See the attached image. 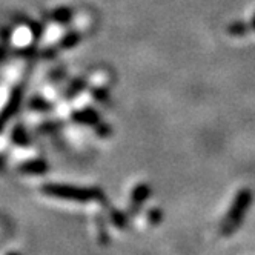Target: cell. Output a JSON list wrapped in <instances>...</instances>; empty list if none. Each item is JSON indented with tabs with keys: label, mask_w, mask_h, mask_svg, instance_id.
Segmentation results:
<instances>
[{
	"label": "cell",
	"mask_w": 255,
	"mask_h": 255,
	"mask_svg": "<svg viewBox=\"0 0 255 255\" xmlns=\"http://www.w3.org/2000/svg\"><path fill=\"white\" fill-rule=\"evenodd\" d=\"M82 37H83V35L79 31H69V32H66L63 37L60 39L59 46L62 49H72V48L77 46L82 42Z\"/></svg>",
	"instance_id": "obj_7"
},
{
	"label": "cell",
	"mask_w": 255,
	"mask_h": 255,
	"mask_svg": "<svg viewBox=\"0 0 255 255\" xmlns=\"http://www.w3.org/2000/svg\"><path fill=\"white\" fill-rule=\"evenodd\" d=\"M151 194H152V189H151V186L148 185V183H138L134 189H132V192H131V198H129V214L131 215H135L138 211H140V208L148 202V198L151 197Z\"/></svg>",
	"instance_id": "obj_3"
},
{
	"label": "cell",
	"mask_w": 255,
	"mask_h": 255,
	"mask_svg": "<svg viewBox=\"0 0 255 255\" xmlns=\"http://www.w3.org/2000/svg\"><path fill=\"white\" fill-rule=\"evenodd\" d=\"M20 171L25 174H32V175H39L45 174L48 171V163L45 160H29L20 166Z\"/></svg>",
	"instance_id": "obj_5"
},
{
	"label": "cell",
	"mask_w": 255,
	"mask_h": 255,
	"mask_svg": "<svg viewBox=\"0 0 255 255\" xmlns=\"http://www.w3.org/2000/svg\"><path fill=\"white\" fill-rule=\"evenodd\" d=\"M93 97L99 103L106 105V103H109V91L106 88H94L93 89Z\"/></svg>",
	"instance_id": "obj_14"
},
{
	"label": "cell",
	"mask_w": 255,
	"mask_h": 255,
	"mask_svg": "<svg viewBox=\"0 0 255 255\" xmlns=\"http://www.w3.org/2000/svg\"><path fill=\"white\" fill-rule=\"evenodd\" d=\"M12 140L19 144V146H26L28 144V135L25 132V128L23 126H17L14 129V134H12Z\"/></svg>",
	"instance_id": "obj_12"
},
{
	"label": "cell",
	"mask_w": 255,
	"mask_h": 255,
	"mask_svg": "<svg viewBox=\"0 0 255 255\" xmlns=\"http://www.w3.org/2000/svg\"><path fill=\"white\" fill-rule=\"evenodd\" d=\"M249 29H251V25H248L243 20H234L232 23L228 25V32L234 35V37H245L249 32Z\"/></svg>",
	"instance_id": "obj_8"
},
{
	"label": "cell",
	"mask_w": 255,
	"mask_h": 255,
	"mask_svg": "<svg viewBox=\"0 0 255 255\" xmlns=\"http://www.w3.org/2000/svg\"><path fill=\"white\" fill-rule=\"evenodd\" d=\"M72 120L79 125H83V126H96L97 123L102 122L100 114L91 106L82 108V109H79V111L72 113Z\"/></svg>",
	"instance_id": "obj_4"
},
{
	"label": "cell",
	"mask_w": 255,
	"mask_h": 255,
	"mask_svg": "<svg viewBox=\"0 0 255 255\" xmlns=\"http://www.w3.org/2000/svg\"><path fill=\"white\" fill-rule=\"evenodd\" d=\"M94 128H96V134L99 137H102V138H106V137H111L113 135V128H111V125H108L105 122L97 123Z\"/></svg>",
	"instance_id": "obj_15"
},
{
	"label": "cell",
	"mask_w": 255,
	"mask_h": 255,
	"mask_svg": "<svg viewBox=\"0 0 255 255\" xmlns=\"http://www.w3.org/2000/svg\"><path fill=\"white\" fill-rule=\"evenodd\" d=\"M86 88V82L83 79H76V80H72L66 89V93H65V97L66 99H74L79 93H82V91Z\"/></svg>",
	"instance_id": "obj_10"
},
{
	"label": "cell",
	"mask_w": 255,
	"mask_h": 255,
	"mask_svg": "<svg viewBox=\"0 0 255 255\" xmlns=\"http://www.w3.org/2000/svg\"><path fill=\"white\" fill-rule=\"evenodd\" d=\"M42 192L48 197L69 200V202H100L105 198V192L100 188H80L74 185H60V183H46L42 186Z\"/></svg>",
	"instance_id": "obj_2"
},
{
	"label": "cell",
	"mask_w": 255,
	"mask_h": 255,
	"mask_svg": "<svg viewBox=\"0 0 255 255\" xmlns=\"http://www.w3.org/2000/svg\"><path fill=\"white\" fill-rule=\"evenodd\" d=\"M252 200H254V194L249 188H242L237 192L229 211L226 212L220 225V234L223 237H231L239 231V228L245 222V217L249 211Z\"/></svg>",
	"instance_id": "obj_1"
},
{
	"label": "cell",
	"mask_w": 255,
	"mask_h": 255,
	"mask_svg": "<svg viewBox=\"0 0 255 255\" xmlns=\"http://www.w3.org/2000/svg\"><path fill=\"white\" fill-rule=\"evenodd\" d=\"M31 109H35V111L45 113V111H51L52 105L48 100H45L43 97H34L31 100Z\"/></svg>",
	"instance_id": "obj_11"
},
{
	"label": "cell",
	"mask_w": 255,
	"mask_h": 255,
	"mask_svg": "<svg viewBox=\"0 0 255 255\" xmlns=\"http://www.w3.org/2000/svg\"><path fill=\"white\" fill-rule=\"evenodd\" d=\"M251 29H254V31H255V15L252 17V20H251Z\"/></svg>",
	"instance_id": "obj_16"
},
{
	"label": "cell",
	"mask_w": 255,
	"mask_h": 255,
	"mask_svg": "<svg viewBox=\"0 0 255 255\" xmlns=\"http://www.w3.org/2000/svg\"><path fill=\"white\" fill-rule=\"evenodd\" d=\"M109 222H111L116 228L119 229H125L128 228V222H129V218H128V215L119 209H111L109 211Z\"/></svg>",
	"instance_id": "obj_9"
},
{
	"label": "cell",
	"mask_w": 255,
	"mask_h": 255,
	"mask_svg": "<svg viewBox=\"0 0 255 255\" xmlns=\"http://www.w3.org/2000/svg\"><path fill=\"white\" fill-rule=\"evenodd\" d=\"M148 222L151 226H158L163 222V211L160 208H154L148 212Z\"/></svg>",
	"instance_id": "obj_13"
},
{
	"label": "cell",
	"mask_w": 255,
	"mask_h": 255,
	"mask_svg": "<svg viewBox=\"0 0 255 255\" xmlns=\"http://www.w3.org/2000/svg\"><path fill=\"white\" fill-rule=\"evenodd\" d=\"M72 17H74V9L71 6H60L52 11L51 20L56 23H60V25H66L72 20Z\"/></svg>",
	"instance_id": "obj_6"
}]
</instances>
